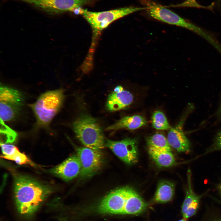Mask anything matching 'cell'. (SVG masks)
I'll use <instances>...</instances> for the list:
<instances>
[{
  "mask_svg": "<svg viewBox=\"0 0 221 221\" xmlns=\"http://www.w3.org/2000/svg\"><path fill=\"white\" fill-rule=\"evenodd\" d=\"M133 100L132 94L125 90L121 86H118L108 95L106 107L110 111L123 109L130 105Z\"/></svg>",
  "mask_w": 221,
  "mask_h": 221,
  "instance_id": "obj_13",
  "label": "cell"
},
{
  "mask_svg": "<svg viewBox=\"0 0 221 221\" xmlns=\"http://www.w3.org/2000/svg\"><path fill=\"white\" fill-rule=\"evenodd\" d=\"M127 187L114 190L105 196L99 205V212L103 214H122L126 198Z\"/></svg>",
  "mask_w": 221,
  "mask_h": 221,
  "instance_id": "obj_10",
  "label": "cell"
},
{
  "mask_svg": "<svg viewBox=\"0 0 221 221\" xmlns=\"http://www.w3.org/2000/svg\"><path fill=\"white\" fill-rule=\"evenodd\" d=\"M217 2V3L218 4H221V0H216Z\"/></svg>",
  "mask_w": 221,
  "mask_h": 221,
  "instance_id": "obj_27",
  "label": "cell"
},
{
  "mask_svg": "<svg viewBox=\"0 0 221 221\" xmlns=\"http://www.w3.org/2000/svg\"><path fill=\"white\" fill-rule=\"evenodd\" d=\"M147 142L148 147L171 151L167 139L162 134H156L148 138Z\"/></svg>",
  "mask_w": 221,
  "mask_h": 221,
  "instance_id": "obj_19",
  "label": "cell"
},
{
  "mask_svg": "<svg viewBox=\"0 0 221 221\" xmlns=\"http://www.w3.org/2000/svg\"><path fill=\"white\" fill-rule=\"evenodd\" d=\"M188 188L182 206V213L184 218L187 219L194 215L198 207L202 196L196 195L193 190L191 183V172H187Z\"/></svg>",
  "mask_w": 221,
  "mask_h": 221,
  "instance_id": "obj_14",
  "label": "cell"
},
{
  "mask_svg": "<svg viewBox=\"0 0 221 221\" xmlns=\"http://www.w3.org/2000/svg\"><path fill=\"white\" fill-rule=\"evenodd\" d=\"M147 122L143 117L139 115L125 116L113 124L106 128L107 131H115L125 129L134 130L145 125Z\"/></svg>",
  "mask_w": 221,
  "mask_h": 221,
  "instance_id": "obj_16",
  "label": "cell"
},
{
  "mask_svg": "<svg viewBox=\"0 0 221 221\" xmlns=\"http://www.w3.org/2000/svg\"><path fill=\"white\" fill-rule=\"evenodd\" d=\"M147 205L134 190L128 187L127 194L122 214L135 215L145 211Z\"/></svg>",
  "mask_w": 221,
  "mask_h": 221,
  "instance_id": "obj_15",
  "label": "cell"
},
{
  "mask_svg": "<svg viewBox=\"0 0 221 221\" xmlns=\"http://www.w3.org/2000/svg\"><path fill=\"white\" fill-rule=\"evenodd\" d=\"M153 127L158 130H168L171 128L166 118L162 112L157 111L154 112L151 117Z\"/></svg>",
  "mask_w": 221,
  "mask_h": 221,
  "instance_id": "obj_20",
  "label": "cell"
},
{
  "mask_svg": "<svg viewBox=\"0 0 221 221\" xmlns=\"http://www.w3.org/2000/svg\"><path fill=\"white\" fill-rule=\"evenodd\" d=\"M49 186L25 176H14V197L19 212L24 215L35 213L51 193Z\"/></svg>",
  "mask_w": 221,
  "mask_h": 221,
  "instance_id": "obj_1",
  "label": "cell"
},
{
  "mask_svg": "<svg viewBox=\"0 0 221 221\" xmlns=\"http://www.w3.org/2000/svg\"><path fill=\"white\" fill-rule=\"evenodd\" d=\"M179 221H187V219L183 218V219L179 220Z\"/></svg>",
  "mask_w": 221,
  "mask_h": 221,
  "instance_id": "obj_26",
  "label": "cell"
},
{
  "mask_svg": "<svg viewBox=\"0 0 221 221\" xmlns=\"http://www.w3.org/2000/svg\"><path fill=\"white\" fill-rule=\"evenodd\" d=\"M81 164L77 155H72L60 164L53 168L51 172L56 176L66 181L76 177L80 174Z\"/></svg>",
  "mask_w": 221,
  "mask_h": 221,
  "instance_id": "obj_11",
  "label": "cell"
},
{
  "mask_svg": "<svg viewBox=\"0 0 221 221\" xmlns=\"http://www.w3.org/2000/svg\"><path fill=\"white\" fill-rule=\"evenodd\" d=\"M1 146L3 155L1 157L5 158L12 156L19 149L14 145L1 143Z\"/></svg>",
  "mask_w": 221,
  "mask_h": 221,
  "instance_id": "obj_23",
  "label": "cell"
},
{
  "mask_svg": "<svg viewBox=\"0 0 221 221\" xmlns=\"http://www.w3.org/2000/svg\"><path fill=\"white\" fill-rule=\"evenodd\" d=\"M22 94L17 89L1 85L0 87V115L2 121H9L14 119L23 105Z\"/></svg>",
  "mask_w": 221,
  "mask_h": 221,
  "instance_id": "obj_6",
  "label": "cell"
},
{
  "mask_svg": "<svg viewBox=\"0 0 221 221\" xmlns=\"http://www.w3.org/2000/svg\"><path fill=\"white\" fill-rule=\"evenodd\" d=\"M31 5L51 14H58L75 9L87 4L91 0H17Z\"/></svg>",
  "mask_w": 221,
  "mask_h": 221,
  "instance_id": "obj_7",
  "label": "cell"
},
{
  "mask_svg": "<svg viewBox=\"0 0 221 221\" xmlns=\"http://www.w3.org/2000/svg\"><path fill=\"white\" fill-rule=\"evenodd\" d=\"M77 155L80 161V175L90 176L98 171L102 166L103 158L100 150L87 147H76Z\"/></svg>",
  "mask_w": 221,
  "mask_h": 221,
  "instance_id": "obj_8",
  "label": "cell"
},
{
  "mask_svg": "<svg viewBox=\"0 0 221 221\" xmlns=\"http://www.w3.org/2000/svg\"><path fill=\"white\" fill-rule=\"evenodd\" d=\"M72 126L76 138L85 147L100 150L105 146L102 129L95 118L83 114L76 119Z\"/></svg>",
  "mask_w": 221,
  "mask_h": 221,
  "instance_id": "obj_2",
  "label": "cell"
},
{
  "mask_svg": "<svg viewBox=\"0 0 221 221\" xmlns=\"http://www.w3.org/2000/svg\"><path fill=\"white\" fill-rule=\"evenodd\" d=\"M174 190V186L173 183L167 181L161 182L155 193V201L162 203L170 201L173 196Z\"/></svg>",
  "mask_w": 221,
  "mask_h": 221,
  "instance_id": "obj_18",
  "label": "cell"
},
{
  "mask_svg": "<svg viewBox=\"0 0 221 221\" xmlns=\"http://www.w3.org/2000/svg\"><path fill=\"white\" fill-rule=\"evenodd\" d=\"M105 146L128 164H134L137 161V142L134 139L126 138L119 141L107 139Z\"/></svg>",
  "mask_w": 221,
  "mask_h": 221,
  "instance_id": "obj_9",
  "label": "cell"
},
{
  "mask_svg": "<svg viewBox=\"0 0 221 221\" xmlns=\"http://www.w3.org/2000/svg\"><path fill=\"white\" fill-rule=\"evenodd\" d=\"M144 7L150 17L168 24L176 25L188 29L198 34L209 43L213 41V37L203 29L188 21L164 6L153 0H139Z\"/></svg>",
  "mask_w": 221,
  "mask_h": 221,
  "instance_id": "obj_3",
  "label": "cell"
},
{
  "mask_svg": "<svg viewBox=\"0 0 221 221\" xmlns=\"http://www.w3.org/2000/svg\"><path fill=\"white\" fill-rule=\"evenodd\" d=\"M146 9L145 7H129L94 12L79 8L77 14L82 15L91 25L93 33L94 40L103 29L114 21L132 13Z\"/></svg>",
  "mask_w": 221,
  "mask_h": 221,
  "instance_id": "obj_5",
  "label": "cell"
},
{
  "mask_svg": "<svg viewBox=\"0 0 221 221\" xmlns=\"http://www.w3.org/2000/svg\"><path fill=\"white\" fill-rule=\"evenodd\" d=\"M1 133H2L4 136H5L6 138V142H12L14 141L17 137V133L6 125L1 120Z\"/></svg>",
  "mask_w": 221,
  "mask_h": 221,
  "instance_id": "obj_22",
  "label": "cell"
},
{
  "mask_svg": "<svg viewBox=\"0 0 221 221\" xmlns=\"http://www.w3.org/2000/svg\"></svg>",
  "mask_w": 221,
  "mask_h": 221,
  "instance_id": "obj_28",
  "label": "cell"
},
{
  "mask_svg": "<svg viewBox=\"0 0 221 221\" xmlns=\"http://www.w3.org/2000/svg\"><path fill=\"white\" fill-rule=\"evenodd\" d=\"M185 118L184 116L176 126L169 129L167 139L171 147L178 152L187 153L190 150V144L183 130Z\"/></svg>",
  "mask_w": 221,
  "mask_h": 221,
  "instance_id": "obj_12",
  "label": "cell"
},
{
  "mask_svg": "<svg viewBox=\"0 0 221 221\" xmlns=\"http://www.w3.org/2000/svg\"><path fill=\"white\" fill-rule=\"evenodd\" d=\"M148 152L153 161L159 167H169L175 163V158L170 151L148 147Z\"/></svg>",
  "mask_w": 221,
  "mask_h": 221,
  "instance_id": "obj_17",
  "label": "cell"
},
{
  "mask_svg": "<svg viewBox=\"0 0 221 221\" xmlns=\"http://www.w3.org/2000/svg\"><path fill=\"white\" fill-rule=\"evenodd\" d=\"M217 189L219 192L221 193V182L218 186Z\"/></svg>",
  "mask_w": 221,
  "mask_h": 221,
  "instance_id": "obj_25",
  "label": "cell"
},
{
  "mask_svg": "<svg viewBox=\"0 0 221 221\" xmlns=\"http://www.w3.org/2000/svg\"><path fill=\"white\" fill-rule=\"evenodd\" d=\"M64 99L61 89L46 91L42 94L31 106L39 125H48L61 108Z\"/></svg>",
  "mask_w": 221,
  "mask_h": 221,
  "instance_id": "obj_4",
  "label": "cell"
},
{
  "mask_svg": "<svg viewBox=\"0 0 221 221\" xmlns=\"http://www.w3.org/2000/svg\"><path fill=\"white\" fill-rule=\"evenodd\" d=\"M217 150H221V130L217 134L213 144L206 153Z\"/></svg>",
  "mask_w": 221,
  "mask_h": 221,
  "instance_id": "obj_24",
  "label": "cell"
},
{
  "mask_svg": "<svg viewBox=\"0 0 221 221\" xmlns=\"http://www.w3.org/2000/svg\"><path fill=\"white\" fill-rule=\"evenodd\" d=\"M5 159L14 161L19 165L28 164L32 165H34L27 156L24 153L20 152L19 150L12 156L6 157Z\"/></svg>",
  "mask_w": 221,
  "mask_h": 221,
  "instance_id": "obj_21",
  "label": "cell"
}]
</instances>
